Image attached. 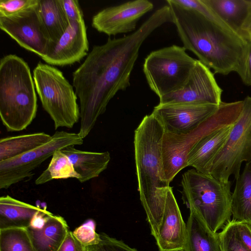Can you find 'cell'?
I'll list each match as a JSON object with an SVG mask.
<instances>
[{
    "label": "cell",
    "mask_w": 251,
    "mask_h": 251,
    "mask_svg": "<svg viewBox=\"0 0 251 251\" xmlns=\"http://www.w3.org/2000/svg\"><path fill=\"white\" fill-rule=\"evenodd\" d=\"M173 23L169 5L156 10L135 31L119 38H109L93 47L73 73V84L79 100V135L85 138L116 93L130 86V77L146 39L162 25Z\"/></svg>",
    "instance_id": "6da1fadb"
},
{
    "label": "cell",
    "mask_w": 251,
    "mask_h": 251,
    "mask_svg": "<svg viewBox=\"0 0 251 251\" xmlns=\"http://www.w3.org/2000/svg\"><path fill=\"white\" fill-rule=\"evenodd\" d=\"M178 35L186 50L214 74L242 75L248 42L198 12L167 0Z\"/></svg>",
    "instance_id": "7a4b0ae2"
},
{
    "label": "cell",
    "mask_w": 251,
    "mask_h": 251,
    "mask_svg": "<svg viewBox=\"0 0 251 251\" xmlns=\"http://www.w3.org/2000/svg\"><path fill=\"white\" fill-rule=\"evenodd\" d=\"M165 132L153 113L146 115L134 131V156L138 190L151 235L155 239L161 225L170 183L164 173L162 142Z\"/></svg>",
    "instance_id": "3957f363"
},
{
    "label": "cell",
    "mask_w": 251,
    "mask_h": 251,
    "mask_svg": "<svg viewBox=\"0 0 251 251\" xmlns=\"http://www.w3.org/2000/svg\"><path fill=\"white\" fill-rule=\"evenodd\" d=\"M35 86L28 64L15 54L0 60V116L9 132L20 131L36 116Z\"/></svg>",
    "instance_id": "277c9868"
},
{
    "label": "cell",
    "mask_w": 251,
    "mask_h": 251,
    "mask_svg": "<svg viewBox=\"0 0 251 251\" xmlns=\"http://www.w3.org/2000/svg\"><path fill=\"white\" fill-rule=\"evenodd\" d=\"M181 184L188 208L196 211L212 231L223 229L230 221V181L223 182L192 169L183 174Z\"/></svg>",
    "instance_id": "5b68a950"
},
{
    "label": "cell",
    "mask_w": 251,
    "mask_h": 251,
    "mask_svg": "<svg viewBox=\"0 0 251 251\" xmlns=\"http://www.w3.org/2000/svg\"><path fill=\"white\" fill-rule=\"evenodd\" d=\"M243 107V100L222 102L218 109L197 128L186 133L165 131L162 142L166 178L170 183L176 176L187 166V156L197 144L211 132L233 125Z\"/></svg>",
    "instance_id": "8992f818"
},
{
    "label": "cell",
    "mask_w": 251,
    "mask_h": 251,
    "mask_svg": "<svg viewBox=\"0 0 251 251\" xmlns=\"http://www.w3.org/2000/svg\"><path fill=\"white\" fill-rule=\"evenodd\" d=\"M33 78L42 106L53 120L55 129L72 128L80 116L74 86L60 70L41 62L34 69Z\"/></svg>",
    "instance_id": "52a82bcc"
},
{
    "label": "cell",
    "mask_w": 251,
    "mask_h": 251,
    "mask_svg": "<svg viewBox=\"0 0 251 251\" xmlns=\"http://www.w3.org/2000/svg\"><path fill=\"white\" fill-rule=\"evenodd\" d=\"M184 47L176 45L151 52L145 58L143 72L150 89L160 98L184 86L196 59Z\"/></svg>",
    "instance_id": "ba28073f"
},
{
    "label": "cell",
    "mask_w": 251,
    "mask_h": 251,
    "mask_svg": "<svg viewBox=\"0 0 251 251\" xmlns=\"http://www.w3.org/2000/svg\"><path fill=\"white\" fill-rule=\"evenodd\" d=\"M251 162V97L243 100L242 111L232 125L222 149L215 157L209 174L215 178L228 182L231 175L236 179L243 162Z\"/></svg>",
    "instance_id": "9c48e42d"
},
{
    "label": "cell",
    "mask_w": 251,
    "mask_h": 251,
    "mask_svg": "<svg viewBox=\"0 0 251 251\" xmlns=\"http://www.w3.org/2000/svg\"><path fill=\"white\" fill-rule=\"evenodd\" d=\"M83 143L78 133L56 131L47 143L17 157L0 161V188L7 189L32 176L33 171L57 151Z\"/></svg>",
    "instance_id": "30bf717a"
},
{
    "label": "cell",
    "mask_w": 251,
    "mask_h": 251,
    "mask_svg": "<svg viewBox=\"0 0 251 251\" xmlns=\"http://www.w3.org/2000/svg\"><path fill=\"white\" fill-rule=\"evenodd\" d=\"M37 6L16 15L0 17V28L22 48L42 59L52 45L41 21Z\"/></svg>",
    "instance_id": "8fae6325"
},
{
    "label": "cell",
    "mask_w": 251,
    "mask_h": 251,
    "mask_svg": "<svg viewBox=\"0 0 251 251\" xmlns=\"http://www.w3.org/2000/svg\"><path fill=\"white\" fill-rule=\"evenodd\" d=\"M223 89L218 84L210 69L197 60L189 77L182 89L159 98L160 104H211L222 103Z\"/></svg>",
    "instance_id": "7c38bea8"
},
{
    "label": "cell",
    "mask_w": 251,
    "mask_h": 251,
    "mask_svg": "<svg viewBox=\"0 0 251 251\" xmlns=\"http://www.w3.org/2000/svg\"><path fill=\"white\" fill-rule=\"evenodd\" d=\"M153 8V3L147 0L130 1L106 7L93 17L92 25L109 36L132 32L139 20Z\"/></svg>",
    "instance_id": "4fadbf2b"
},
{
    "label": "cell",
    "mask_w": 251,
    "mask_h": 251,
    "mask_svg": "<svg viewBox=\"0 0 251 251\" xmlns=\"http://www.w3.org/2000/svg\"><path fill=\"white\" fill-rule=\"evenodd\" d=\"M219 105L211 104H158L154 107L152 113L162 122L165 131L176 133H186L197 128L213 114Z\"/></svg>",
    "instance_id": "5bb4252c"
},
{
    "label": "cell",
    "mask_w": 251,
    "mask_h": 251,
    "mask_svg": "<svg viewBox=\"0 0 251 251\" xmlns=\"http://www.w3.org/2000/svg\"><path fill=\"white\" fill-rule=\"evenodd\" d=\"M89 42L84 19L72 21L49 53L42 59L50 65L63 66L80 62L88 55Z\"/></svg>",
    "instance_id": "9a60e30c"
},
{
    "label": "cell",
    "mask_w": 251,
    "mask_h": 251,
    "mask_svg": "<svg viewBox=\"0 0 251 251\" xmlns=\"http://www.w3.org/2000/svg\"><path fill=\"white\" fill-rule=\"evenodd\" d=\"M186 225L170 186L162 222L155 239L159 251H183Z\"/></svg>",
    "instance_id": "2e32d148"
},
{
    "label": "cell",
    "mask_w": 251,
    "mask_h": 251,
    "mask_svg": "<svg viewBox=\"0 0 251 251\" xmlns=\"http://www.w3.org/2000/svg\"><path fill=\"white\" fill-rule=\"evenodd\" d=\"M232 125L223 127L209 134L193 148L187 158V166L210 175L211 165L225 144Z\"/></svg>",
    "instance_id": "e0dca14e"
},
{
    "label": "cell",
    "mask_w": 251,
    "mask_h": 251,
    "mask_svg": "<svg viewBox=\"0 0 251 251\" xmlns=\"http://www.w3.org/2000/svg\"><path fill=\"white\" fill-rule=\"evenodd\" d=\"M183 251H222L219 233L212 231L203 219L192 209L186 224Z\"/></svg>",
    "instance_id": "ac0fdd59"
},
{
    "label": "cell",
    "mask_w": 251,
    "mask_h": 251,
    "mask_svg": "<svg viewBox=\"0 0 251 251\" xmlns=\"http://www.w3.org/2000/svg\"><path fill=\"white\" fill-rule=\"evenodd\" d=\"M61 151L69 158L75 171L83 183L98 177L108 166L111 157L108 151L102 152L83 151L68 147Z\"/></svg>",
    "instance_id": "d6986e66"
},
{
    "label": "cell",
    "mask_w": 251,
    "mask_h": 251,
    "mask_svg": "<svg viewBox=\"0 0 251 251\" xmlns=\"http://www.w3.org/2000/svg\"><path fill=\"white\" fill-rule=\"evenodd\" d=\"M202 1L232 31L245 40L243 27L249 14L251 0Z\"/></svg>",
    "instance_id": "ffe728a7"
},
{
    "label": "cell",
    "mask_w": 251,
    "mask_h": 251,
    "mask_svg": "<svg viewBox=\"0 0 251 251\" xmlns=\"http://www.w3.org/2000/svg\"><path fill=\"white\" fill-rule=\"evenodd\" d=\"M68 227L62 217L52 214L42 229H27L35 251H57L69 231Z\"/></svg>",
    "instance_id": "44dd1931"
},
{
    "label": "cell",
    "mask_w": 251,
    "mask_h": 251,
    "mask_svg": "<svg viewBox=\"0 0 251 251\" xmlns=\"http://www.w3.org/2000/svg\"><path fill=\"white\" fill-rule=\"evenodd\" d=\"M43 209L9 195L2 196L0 198V229L27 228L34 214Z\"/></svg>",
    "instance_id": "7402d4cb"
},
{
    "label": "cell",
    "mask_w": 251,
    "mask_h": 251,
    "mask_svg": "<svg viewBox=\"0 0 251 251\" xmlns=\"http://www.w3.org/2000/svg\"><path fill=\"white\" fill-rule=\"evenodd\" d=\"M37 9L42 24L53 47L70 24L61 0H39Z\"/></svg>",
    "instance_id": "603a6c76"
},
{
    "label": "cell",
    "mask_w": 251,
    "mask_h": 251,
    "mask_svg": "<svg viewBox=\"0 0 251 251\" xmlns=\"http://www.w3.org/2000/svg\"><path fill=\"white\" fill-rule=\"evenodd\" d=\"M233 220L251 226V162L247 163L236 179L231 197Z\"/></svg>",
    "instance_id": "cb8c5ba5"
},
{
    "label": "cell",
    "mask_w": 251,
    "mask_h": 251,
    "mask_svg": "<svg viewBox=\"0 0 251 251\" xmlns=\"http://www.w3.org/2000/svg\"><path fill=\"white\" fill-rule=\"evenodd\" d=\"M51 136L37 132L1 138L0 161L8 160L27 152L48 142Z\"/></svg>",
    "instance_id": "d4e9b609"
},
{
    "label": "cell",
    "mask_w": 251,
    "mask_h": 251,
    "mask_svg": "<svg viewBox=\"0 0 251 251\" xmlns=\"http://www.w3.org/2000/svg\"><path fill=\"white\" fill-rule=\"evenodd\" d=\"M80 178L75 171L69 158L61 151H57L52 156L48 168L35 180L36 185H41L53 179Z\"/></svg>",
    "instance_id": "484cf974"
},
{
    "label": "cell",
    "mask_w": 251,
    "mask_h": 251,
    "mask_svg": "<svg viewBox=\"0 0 251 251\" xmlns=\"http://www.w3.org/2000/svg\"><path fill=\"white\" fill-rule=\"evenodd\" d=\"M0 251H35L27 228L0 229Z\"/></svg>",
    "instance_id": "4316f807"
},
{
    "label": "cell",
    "mask_w": 251,
    "mask_h": 251,
    "mask_svg": "<svg viewBox=\"0 0 251 251\" xmlns=\"http://www.w3.org/2000/svg\"><path fill=\"white\" fill-rule=\"evenodd\" d=\"M219 234L222 251H249L237 234L235 220L227 223Z\"/></svg>",
    "instance_id": "83f0119b"
},
{
    "label": "cell",
    "mask_w": 251,
    "mask_h": 251,
    "mask_svg": "<svg viewBox=\"0 0 251 251\" xmlns=\"http://www.w3.org/2000/svg\"><path fill=\"white\" fill-rule=\"evenodd\" d=\"M95 221L89 219L72 231L76 239L85 247L98 245L100 242V234L96 230Z\"/></svg>",
    "instance_id": "f1b7e54d"
},
{
    "label": "cell",
    "mask_w": 251,
    "mask_h": 251,
    "mask_svg": "<svg viewBox=\"0 0 251 251\" xmlns=\"http://www.w3.org/2000/svg\"><path fill=\"white\" fill-rule=\"evenodd\" d=\"M176 3L195 10L212 22L232 31L202 0H173ZM233 32V31H232Z\"/></svg>",
    "instance_id": "f546056e"
},
{
    "label": "cell",
    "mask_w": 251,
    "mask_h": 251,
    "mask_svg": "<svg viewBox=\"0 0 251 251\" xmlns=\"http://www.w3.org/2000/svg\"><path fill=\"white\" fill-rule=\"evenodd\" d=\"M39 0H0V17L21 13L38 5Z\"/></svg>",
    "instance_id": "4dcf8cb0"
},
{
    "label": "cell",
    "mask_w": 251,
    "mask_h": 251,
    "mask_svg": "<svg viewBox=\"0 0 251 251\" xmlns=\"http://www.w3.org/2000/svg\"><path fill=\"white\" fill-rule=\"evenodd\" d=\"M100 243L97 246H94L98 251H138L122 241L111 237L105 233H100Z\"/></svg>",
    "instance_id": "1f68e13d"
},
{
    "label": "cell",
    "mask_w": 251,
    "mask_h": 251,
    "mask_svg": "<svg viewBox=\"0 0 251 251\" xmlns=\"http://www.w3.org/2000/svg\"><path fill=\"white\" fill-rule=\"evenodd\" d=\"M64 13L69 23L83 19V13L77 0H61Z\"/></svg>",
    "instance_id": "d6a6232c"
},
{
    "label": "cell",
    "mask_w": 251,
    "mask_h": 251,
    "mask_svg": "<svg viewBox=\"0 0 251 251\" xmlns=\"http://www.w3.org/2000/svg\"><path fill=\"white\" fill-rule=\"evenodd\" d=\"M86 248L76 239L72 231H69L57 251H86Z\"/></svg>",
    "instance_id": "836d02e7"
},
{
    "label": "cell",
    "mask_w": 251,
    "mask_h": 251,
    "mask_svg": "<svg viewBox=\"0 0 251 251\" xmlns=\"http://www.w3.org/2000/svg\"><path fill=\"white\" fill-rule=\"evenodd\" d=\"M237 234L243 244L251 251V226L244 222L235 221Z\"/></svg>",
    "instance_id": "e575fe53"
},
{
    "label": "cell",
    "mask_w": 251,
    "mask_h": 251,
    "mask_svg": "<svg viewBox=\"0 0 251 251\" xmlns=\"http://www.w3.org/2000/svg\"><path fill=\"white\" fill-rule=\"evenodd\" d=\"M247 42V49L244 67L240 77L245 85L251 87V37Z\"/></svg>",
    "instance_id": "d590c367"
},
{
    "label": "cell",
    "mask_w": 251,
    "mask_h": 251,
    "mask_svg": "<svg viewBox=\"0 0 251 251\" xmlns=\"http://www.w3.org/2000/svg\"><path fill=\"white\" fill-rule=\"evenodd\" d=\"M51 214L46 209L37 212L32 218L28 227L36 230L42 229L45 226L49 216Z\"/></svg>",
    "instance_id": "8d00e7d4"
},
{
    "label": "cell",
    "mask_w": 251,
    "mask_h": 251,
    "mask_svg": "<svg viewBox=\"0 0 251 251\" xmlns=\"http://www.w3.org/2000/svg\"><path fill=\"white\" fill-rule=\"evenodd\" d=\"M245 40L248 41L251 37V1L250 10L243 27Z\"/></svg>",
    "instance_id": "74e56055"
},
{
    "label": "cell",
    "mask_w": 251,
    "mask_h": 251,
    "mask_svg": "<svg viewBox=\"0 0 251 251\" xmlns=\"http://www.w3.org/2000/svg\"><path fill=\"white\" fill-rule=\"evenodd\" d=\"M86 251H98L95 246L87 247Z\"/></svg>",
    "instance_id": "f35d334b"
}]
</instances>
